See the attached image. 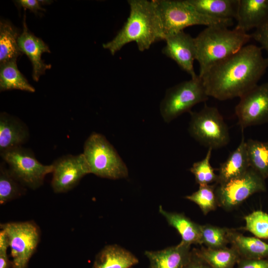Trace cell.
<instances>
[{
  "instance_id": "obj_1",
  "label": "cell",
  "mask_w": 268,
  "mask_h": 268,
  "mask_svg": "<svg viewBox=\"0 0 268 268\" xmlns=\"http://www.w3.org/2000/svg\"><path fill=\"white\" fill-rule=\"evenodd\" d=\"M268 67L260 46L250 44L213 65L201 76L208 97L224 101L241 97L254 88Z\"/></svg>"
},
{
  "instance_id": "obj_2",
  "label": "cell",
  "mask_w": 268,
  "mask_h": 268,
  "mask_svg": "<svg viewBox=\"0 0 268 268\" xmlns=\"http://www.w3.org/2000/svg\"><path fill=\"white\" fill-rule=\"evenodd\" d=\"M130 14L122 29L103 47L114 55L126 44L134 42L139 51L148 50L156 42L165 40L153 0H129Z\"/></svg>"
},
{
  "instance_id": "obj_3",
  "label": "cell",
  "mask_w": 268,
  "mask_h": 268,
  "mask_svg": "<svg viewBox=\"0 0 268 268\" xmlns=\"http://www.w3.org/2000/svg\"><path fill=\"white\" fill-rule=\"evenodd\" d=\"M195 38L196 60L201 76L213 65L234 54L252 39L251 34L222 26L206 27Z\"/></svg>"
},
{
  "instance_id": "obj_4",
  "label": "cell",
  "mask_w": 268,
  "mask_h": 268,
  "mask_svg": "<svg viewBox=\"0 0 268 268\" xmlns=\"http://www.w3.org/2000/svg\"><path fill=\"white\" fill-rule=\"evenodd\" d=\"M166 37L194 25L222 26L228 27L233 20H221L204 15L188 0H153Z\"/></svg>"
},
{
  "instance_id": "obj_5",
  "label": "cell",
  "mask_w": 268,
  "mask_h": 268,
  "mask_svg": "<svg viewBox=\"0 0 268 268\" xmlns=\"http://www.w3.org/2000/svg\"><path fill=\"white\" fill-rule=\"evenodd\" d=\"M90 173L116 180L128 176V169L116 149L102 134L93 132L86 139L82 153Z\"/></svg>"
},
{
  "instance_id": "obj_6",
  "label": "cell",
  "mask_w": 268,
  "mask_h": 268,
  "mask_svg": "<svg viewBox=\"0 0 268 268\" xmlns=\"http://www.w3.org/2000/svg\"><path fill=\"white\" fill-rule=\"evenodd\" d=\"M189 113V134L201 144L214 149L229 143L228 127L216 107L205 104L200 111Z\"/></svg>"
},
{
  "instance_id": "obj_7",
  "label": "cell",
  "mask_w": 268,
  "mask_h": 268,
  "mask_svg": "<svg viewBox=\"0 0 268 268\" xmlns=\"http://www.w3.org/2000/svg\"><path fill=\"white\" fill-rule=\"evenodd\" d=\"M202 81L199 75L168 88L160 105L164 121L170 123L185 112H190L197 104L208 99Z\"/></svg>"
},
{
  "instance_id": "obj_8",
  "label": "cell",
  "mask_w": 268,
  "mask_h": 268,
  "mask_svg": "<svg viewBox=\"0 0 268 268\" xmlns=\"http://www.w3.org/2000/svg\"><path fill=\"white\" fill-rule=\"evenodd\" d=\"M13 177L23 186L35 190L41 186L47 175L53 171L52 164L44 165L30 149L22 146L0 153Z\"/></svg>"
},
{
  "instance_id": "obj_9",
  "label": "cell",
  "mask_w": 268,
  "mask_h": 268,
  "mask_svg": "<svg viewBox=\"0 0 268 268\" xmlns=\"http://www.w3.org/2000/svg\"><path fill=\"white\" fill-rule=\"evenodd\" d=\"M10 248L12 268H27L40 238L38 226L33 221L1 223Z\"/></svg>"
},
{
  "instance_id": "obj_10",
  "label": "cell",
  "mask_w": 268,
  "mask_h": 268,
  "mask_svg": "<svg viewBox=\"0 0 268 268\" xmlns=\"http://www.w3.org/2000/svg\"><path fill=\"white\" fill-rule=\"evenodd\" d=\"M265 180L249 168L242 175L216 185L215 194L218 206L226 211L237 208L252 195L266 192Z\"/></svg>"
},
{
  "instance_id": "obj_11",
  "label": "cell",
  "mask_w": 268,
  "mask_h": 268,
  "mask_svg": "<svg viewBox=\"0 0 268 268\" xmlns=\"http://www.w3.org/2000/svg\"><path fill=\"white\" fill-rule=\"evenodd\" d=\"M235 112L242 130L268 123V82L257 85L240 97Z\"/></svg>"
},
{
  "instance_id": "obj_12",
  "label": "cell",
  "mask_w": 268,
  "mask_h": 268,
  "mask_svg": "<svg viewBox=\"0 0 268 268\" xmlns=\"http://www.w3.org/2000/svg\"><path fill=\"white\" fill-rule=\"evenodd\" d=\"M51 186L56 193L67 192L77 185L90 169L83 153L64 155L52 163Z\"/></svg>"
},
{
  "instance_id": "obj_13",
  "label": "cell",
  "mask_w": 268,
  "mask_h": 268,
  "mask_svg": "<svg viewBox=\"0 0 268 268\" xmlns=\"http://www.w3.org/2000/svg\"><path fill=\"white\" fill-rule=\"evenodd\" d=\"M164 41L166 44L162 53L175 61L191 78L197 77L198 75L194 68L196 54L195 38L183 30L166 37Z\"/></svg>"
},
{
  "instance_id": "obj_14",
  "label": "cell",
  "mask_w": 268,
  "mask_h": 268,
  "mask_svg": "<svg viewBox=\"0 0 268 268\" xmlns=\"http://www.w3.org/2000/svg\"><path fill=\"white\" fill-rule=\"evenodd\" d=\"M18 44L22 53H24L30 60L33 66L32 77L38 81L41 75L45 74L51 65L45 64L41 59L44 52L50 53L48 46L44 41L29 31L24 15L23 21V31L18 38Z\"/></svg>"
},
{
  "instance_id": "obj_15",
  "label": "cell",
  "mask_w": 268,
  "mask_h": 268,
  "mask_svg": "<svg viewBox=\"0 0 268 268\" xmlns=\"http://www.w3.org/2000/svg\"><path fill=\"white\" fill-rule=\"evenodd\" d=\"M235 28L247 33L268 20V0H239Z\"/></svg>"
},
{
  "instance_id": "obj_16",
  "label": "cell",
  "mask_w": 268,
  "mask_h": 268,
  "mask_svg": "<svg viewBox=\"0 0 268 268\" xmlns=\"http://www.w3.org/2000/svg\"><path fill=\"white\" fill-rule=\"evenodd\" d=\"M30 136L27 126L5 112L0 114V153L21 146Z\"/></svg>"
},
{
  "instance_id": "obj_17",
  "label": "cell",
  "mask_w": 268,
  "mask_h": 268,
  "mask_svg": "<svg viewBox=\"0 0 268 268\" xmlns=\"http://www.w3.org/2000/svg\"><path fill=\"white\" fill-rule=\"evenodd\" d=\"M191 246L180 242L158 251H146L150 268H183L191 254Z\"/></svg>"
},
{
  "instance_id": "obj_18",
  "label": "cell",
  "mask_w": 268,
  "mask_h": 268,
  "mask_svg": "<svg viewBox=\"0 0 268 268\" xmlns=\"http://www.w3.org/2000/svg\"><path fill=\"white\" fill-rule=\"evenodd\" d=\"M228 237L231 247L240 259H268V244L256 237L245 236L236 230L228 228Z\"/></svg>"
},
{
  "instance_id": "obj_19",
  "label": "cell",
  "mask_w": 268,
  "mask_h": 268,
  "mask_svg": "<svg viewBox=\"0 0 268 268\" xmlns=\"http://www.w3.org/2000/svg\"><path fill=\"white\" fill-rule=\"evenodd\" d=\"M250 168L243 134L238 146L231 152L218 168L216 185L224 183L245 173Z\"/></svg>"
},
{
  "instance_id": "obj_20",
  "label": "cell",
  "mask_w": 268,
  "mask_h": 268,
  "mask_svg": "<svg viewBox=\"0 0 268 268\" xmlns=\"http://www.w3.org/2000/svg\"><path fill=\"white\" fill-rule=\"evenodd\" d=\"M138 263L132 253L116 244L105 246L96 255L92 268H131Z\"/></svg>"
},
{
  "instance_id": "obj_21",
  "label": "cell",
  "mask_w": 268,
  "mask_h": 268,
  "mask_svg": "<svg viewBox=\"0 0 268 268\" xmlns=\"http://www.w3.org/2000/svg\"><path fill=\"white\" fill-rule=\"evenodd\" d=\"M159 211L181 235V242L191 246L202 245L200 224L192 221L184 213L165 210L161 205L159 207Z\"/></svg>"
},
{
  "instance_id": "obj_22",
  "label": "cell",
  "mask_w": 268,
  "mask_h": 268,
  "mask_svg": "<svg viewBox=\"0 0 268 268\" xmlns=\"http://www.w3.org/2000/svg\"><path fill=\"white\" fill-rule=\"evenodd\" d=\"M201 14L215 19H235L239 0H188Z\"/></svg>"
},
{
  "instance_id": "obj_23",
  "label": "cell",
  "mask_w": 268,
  "mask_h": 268,
  "mask_svg": "<svg viewBox=\"0 0 268 268\" xmlns=\"http://www.w3.org/2000/svg\"><path fill=\"white\" fill-rule=\"evenodd\" d=\"M198 254L212 268H233L240 257L232 247L210 249L201 246L195 248Z\"/></svg>"
},
{
  "instance_id": "obj_24",
  "label": "cell",
  "mask_w": 268,
  "mask_h": 268,
  "mask_svg": "<svg viewBox=\"0 0 268 268\" xmlns=\"http://www.w3.org/2000/svg\"><path fill=\"white\" fill-rule=\"evenodd\" d=\"M16 61V60H13L0 64V91L18 89L35 92V88L29 83L18 69Z\"/></svg>"
},
{
  "instance_id": "obj_25",
  "label": "cell",
  "mask_w": 268,
  "mask_h": 268,
  "mask_svg": "<svg viewBox=\"0 0 268 268\" xmlns=\"http://www.w3.org/2000/svg\"><path fill=\"white\" fill-rule=\"evenodd\" d=\"M19 35L17 30L9 22L1 20L0 22V63H4L21 55L18 44Z\"/></svg>"
},
{
  "instance_id": "obj_26",
  "label": "cell",
  "mask_w": 268,
  "mask_h": 268,
  "mask_svg": "<svg viewBox=\"0 0 268 268\" xmlns=\"http://www.w3.org/2000/svg\"><path fill=\"white\" fill-rule=\"evenodd\" d=\"M246 149L250 168L266 180L268 178V141L248 139Z\"/></svg>"
},
{
  "instance_id": "obj_27",
  "label": "cell",
  "mask_w": 268,
  "mask_h": 268,
  "mask_svg": "<svg viewBox=\"0 0 268 268\" xmlns=\"http://www.w3.org/2000/svg\"><path fill=\"white\" fill-rule=\"evenodd\" d=\"M3 161L0 164V204H3L21 196L24 187L11 175Z\"/></svg>"
},
{
  "instance_id": "obj_28",
  "label": "cell",
  "mask_w": 268,
  "mask_h": 268,
  "mask_svg": "<svg viewBox=\"0 0 268 268\" xmlns=\"http://www.w3.org/2000/svg\"><path fill=\"white\" fill-rule=\"evenodd\" d=\"M202 245L210 249H220L229 244L228 228L209 224L200 225Z\"/></svg>"
},
{
  "instance_id": "obj_29",
  "label": "cell",
  "mask_w": 268,
  "mask_h": 268,
  "mask_svg": "<svg viewBox=\"0 0 268 268\" xmlns=\"http://www.w3.org/2000/svg\"><path fill=\"white\" fill-rule=\"evenodd\" d=\"M216 184L199 186V189L185 198L197 204L204 215L215 210L218 206L215 188Z\"/></svg>"
},
{
  "instance_id": "obj_30",
  "label": "cell",
  "mask_w": 268,
  "mask_h": 268,
  "mask_svg": "<svg viewBox=\"0 0 268 268\" xmlns=\"http://www.w3.org/2000/svg\"><path fill=\"white\" fill-rule=\"evenodd\" d=\"M212 149L208 148L205 157L201 160L194 163L190 168V172L194 175L196 182L199 186L210 185L217 179V175L210 163Z\"/></svg>"
},
{
  "instance_id": "obj_31",
  "label": "cell",
  "mask_w": 268,
  "mask_h": 268,
  "mask_svg": "<svg viewBox=\"0 0 268 268\" xmlns=\"http://www.w3.org/2000/svg\"><path fill=\"white\" fill-rule=\"evenodd\" d=\"M245 225L242 229L256 237L268 239V213L261 210L253 211L244 217Z\"/></svg>"
},
{
  "instance_id": "obj_32",
  "label": "cell",
  "mask_w": 268,
  "mask_h": 268,
  "mask_svg": "<svg viewBox=\"0 0 268 268\" xmlns=\"http://www.w3.org/2000/svg\"><path fill=\"white\" fill-rule=\"evenodd\" d=\"M252 38L258 42L267 54L268 59V20L251 34Z\"/></svg>"
},
{
  "instance_id": "obj_33",
  "label": "cell",
  "mask_w": 268,
  "mask_h": 268,
  "mask_svg": "<svg viewBox=\"0 0 268 268\" xmlns=\"http://www.w3.org/2000/svg\"><path fill=\"white\" fill-rule=\"evenodd\" d=\"M9 247L7 237L4 232L0 231V268L12 267L11 262L8 259L7 250Z\"/></svg>"
},
{
  "instance_id": "obj_34",
  "label": "cell",
  "mask_w": 268,
  "mask_h": 268,
  "mask_svg": "<svg viewBox=\"0 0 268 268\" xmlns=\"http://www.w3.org/2000/svg\"><path fill=\"white\" fill-rule=\"evenodd\" d=\"M237 264V268H268V259H240Z\"/></svg>"
},
{
  "instance_id": "obj_35",
  "label": "cell",
  "mask_w": 268,
  "mask_h": 268,
  "mask_svg": "<svg viewBox=\"0 0 268 268\" xmlns=\"http://www.w3.org/2000/svg\"><path fill=\"white\" fill-rule=\"evenodd\" d=\"M183 268H212L197 253L196 249L191 251L190 259Z\"/></svg>"
},
{
  "instance_id": "obj_36",
  "label": "cell",
  "mask_w": 268,
  "mask_h": 268,
  "mask_svg": "<svg viewBox=\"0 0 268 268\" xmlns=\"http://www.w3.org/2000/svg\"><path fill=\"white\" fill-rule=\"evenodd\" d=\"M15 1L18 6L23 7L25 9H28L33 12L37 13L38 10H45V9L41 7V4L43 2H46L47 1L37 0H16Z\"/></svg>"
}]
</instances>
